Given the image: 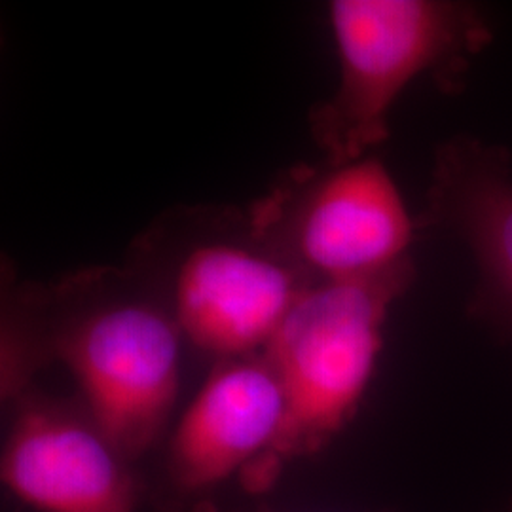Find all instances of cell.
Masks as SVG:
<instances>
[{"mask_svg": "<svg viewBox=\"0 0 512 512\" xmlns=\"http://www.w3.org/2000/svg\"><path fill=\"white\" fill-rule=\"evenodd\" d=\"M27 342L71 370L84 412L126 459L164 431L181 384V338L173 313L128 275L90 270L54 287H21ZM31 349V363L35 348Z\"/></svg>", "mask_w": 512, "mask_h": 512, "instance_id": "1", "label": "cell"}, {"mask_svg": "<svg viewBox=\"0 0 512 512\" xmlns=\"http://www.w3.org/2000/svg\"><path fill=\"white\" fill-rule=\"evenodd\" d=\"M330 29L340 78L310 112V131L327 164L366 158L389 135V114L423 74L446 92L463 84L492 40L482 12L446 0H334Z\"/></svg>", "mask_w": 512, "mask_h": 512, "instance_id": "2", "label": "cell"}, {"mask_svg": "<svg viewBox=\"0 0 512 512\" xmlns=\"http://www.w3.org/2000/svg\"><path fill=\"white\" fill-rule=\"evenodd\" d=\"M412 258L382 274L315 283L298 296L264 357L285 393L274 452L243 476L266 488L281 463L323 450L355 418L374 378L391 306L414 283Z\"/></svg>", "mask_w": 512, "mask_h": 512, "instance_id": "3", "label": "cell"}, {"mask_svg": "<svg viewBox=\"0 0 512 512\" xmlns=\"http://www.w3.org/2000/svg\"><path fill=\"white\" fill-rule=\"evenodd\" d=\"M247 230L310 285L387 272L414 238L399 186L368 156L296 167L249 209Z\"/></svg>", "mask_w": 512, "mask_h": 512, "instance_id": "4", "label": "cell"}, {"mask_svg": "<svg viewBox=\"0 0 512 512\" xmlns=\"http://www.w3.org/2000/svg\"><path fill=\"white\" fill-rule=\"evenodd\" d=\"M249 232V230H247ZM310 283L264 243L205 239L190 245L173 272V317L196 348L220 359L268 348Z\"/></svg>", "mask_w": 512, "mask_h": 512, "instance_id": "5", "label": "cell"}, {"mask_svg": "<svg viewBox=\"0 0 512 512\" xmlns=\"http://www.w3.org/2000/svg\"><path fill=\"white\" fill-rule=\"evenodd\" d=\"M124 458L86 412L27 397L2 452V482L40 512H137Z\"/></svg>", "mask_w": 512, "mask_h": 512, "instance_id": "6", "label": "cell"}, {"mask_svg": "<svg viewBox=\"0 0 512 512\" xmlns=\"http://www.w3.org/2000/svg\"><path fill=\"white\" fill-rule=\"evenodd\" d=\"M427 224L461 239L478 281L469 313L512 344V160L505 148L458 135L437 148Z\"/></svg>", "mask_w": 512, "mask_h": 512, "instance_id": "7", "label": "cell"}, {"mask_svg": "<svg viewBox=\"0 0 512 512\" xmlns=\"http://www.w3.org/2000/svg\"><path fill=\"white\" fill-rule=\"evenodd\" d=\"M285 418V393L264 353L220 359L175 427L171 475L186 490L245 476L274 452Z\"/></svg>", "mask_w": 512, "mask_h": 512, "instance_id": "8", "label": "cell"}, {"mask_svg": "<svg viewBox=\"0 0 512 512\" xmlns=\"http://www.w3.org/2000/svg\"><path fill=\"white\" fill-rule=\"evenodd\" d=\"M203 512H219V511H211V509H209V511H203ZM256 512H274V511H266V509H264V511H256Z\"/></svg>", "mask_w": 512, "mask_h": 512, "instance_id": "9", "label": "cell"}]
</instances>
